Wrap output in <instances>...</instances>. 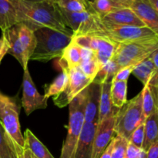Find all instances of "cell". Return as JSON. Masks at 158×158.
Instances as JSON below:
<instances>
[{"instance_id":"6da1fadb","label":"cell","mask_w":158,"mask_h":158,"mask_svg":"<svg viewBox=\"0 0 158 158\" xmlns=\"http://www.w3.org/2000/svg\"><path fill=\"white\" fill-rule=\"evenodd\" d=\"M17 12L18 24L27 26L33 32L46 27L59 32L72 33L65 26L55 0H12Z\"/></svg>"},{"instance_id":"7a4b0ae2","label":"cell","mask_w":158,"mask_h":158,"mask_svg":"<svg viewBox=\"0 0 158 158\" xmlns=\"http://www.w3.org/2000/svg\"><path fill=\"white\" fill-rule=\"evenodd\" d=\"M36 45L30 60L46 63L55 58H60L64 49L72 42V33L59 32L43 27L34 32Z\"/></svg>"},{"instance_id":"3957f363","label":"cell","mask_w":158,"mask_h":158,"mask_svg":"<svg viewBox=\"0 0 158 158\" xmlns=\"http://www.w3.org/2000/svg\"><path fill=\"white\" fill-rule=\"evenodd\" d=\"M87 90L88 87L80 92L69 103L68 133L62 148L60 158H74L77 142L85 123L84 115Z\"/></svg>"},{"instance_id":"277c9868","label":"cell","mask_w":158,"mask_h":158,"mask_svg":"<svg viewBox=\"0 0 158 158\" xmlns=\"http://www.w3.org/2000/svg\"><path fill=\"white\" fill-rule=\"evenodd\" d=\"M142 92L117 110L114 115V134L123 137L129 141L132 133L142 123Z\"/></svg>"},{"instance_id":"5b68a950","label":"cell","mask_w":158,"mask_h":158,"mask_svg":"<svg viewBox=\"0 0 158 158\" xmlns=\"http://www.w3.org/2000/svg\"><path fill=\"white\" fill-rule=\"evenodd\" d=\"M158 49V39L144 42L117 44L112 60L119 69L139 64Z\"/></svg>"},{"instance_id":"8992f818","label":"cell","mask_w":158,"mask_h":158,"mask_svg":"<svg viewBox=\"0 0 158 158\" xmlns=\"http://www.w3.org/2000/svg\"><path fill=\"white\" fill-rule=\"evenodd\" d=\"M20 105L16 97L0 91V123L15 143L23 148L24 138L20 129Z\"/></svg>"},{"instance_id":"52a82bcc","label":"cell","mask_w":158,"mask_h":158,"mask_svg":"<svg viewBox=\"0 0 158 158\" xmlns=\"http://www.w3.org/2000/svg\"><path fill=\"white\" fill-rule=\"evenodd\" d=\"M95 36L105 37L117 44H121L157 40L158 33L147 26H104Z\"/></svg>"},{"instance_id":"ba28073f","label":"cell","mask_w":158,"mask_h":158,"mask_svg":"<svg viewBox=\"0 0 158 158\" xmlns=\"http://www.w3.org/2000/svg\"><path fill=\"white\" fill-rule=\"evenodd\" d=\"M68 73L69 83L66 89L52 99L54 104L60 108H63L69 105L80 92L87 88L94 81L92 79L86 77L79 66L69 69Z\"/></svg>"},{"instance_id":"9c48e42d","label":"cell","mask_w":158,"mask_h":158,"mask_svg":"<svg viewBox=\"0 0 158 158\" xmlns=\"http://www.w3.org/2000/svg\"><path fill=\"white\" fill-rule=\"evenodd\" d=\"M47 101L48 99L37 90L29 69L23 70L22 106L26 115H29L36 110L46 109L48 106Z\"/></svg>"},{"instance_id":"30bf717a","label":"cell","mask_w":158,"mask_h":158,"mask_svg":"<svg viewBox=\"0 0 158 158\" xmlns=\"http://www.w3.org/2000/svg\"><path fill=\"white\" fill-rule=\"evenodd\" d=\"M117 110L109 117L97 124L93 141L91 158H100L110 142L114 138V115Z\"/></svg>"},{"instance_id":"8fae6325","label":"cell","mask_w":158,"mask_h":158,"mask_svg":"<svg viewBox=\"0 0 158 158\" xmlns=\"http://www.w3.org/2000/svg\"><path fill=\"white\" fill-rule=\"evenodd\" d=\"M128 8L141 20L145 26L158 33V12L151 7L148 0H130Z\"/></svg>"},{"instance_id":"7c38bea8","label":"cell","mask_w":158,"mask_h":158,"mask_svg":"<svg viewBox=\"0 0 158 158\" xmlns=\"http://www.w3.org/2000/svg\"><path fill=\"white\" fill-rule=\"evenodd\" d=\"M105 27L110 26H145L141 20L129 8H123L101 19Z\"/></svg>"},{"instance_id":"4fadbf2b","label":"cell","mask_w":158,"mask_h":158,"mask_svg":"<svg viewBox=\"0 0 158 158\" xmlns=\"http://www.w3.org/2000/svg\"><path fill=\"white\" fill-rule=\"evenodd\" d=\"M97 124L95 123H85L80 136L74 158H91L92 146Z\"/></svg>"},{"instance_id":"5bb4252c","label":"cell","mask_w":158,"mask_h":158,"mask_svg":"<svg viewBox=\"0 0 158 158\" xmlns=\"http://www.w3.org/2000/svg\"><path fill=\"white\" fill-rule=\"evenodd\" d=\"M100 92L101 84L93 82L88 86L84 115L85 123H98Z\"/></svg>"},{"instance_id":"9a60e30c","label":"cell","mask_w":158,"mask_h":158,"mask_svg":"<svg viewBox=\"0 0 158 158\" xmlns=\"http://www.w3.org/2000/svg\"><path fill=\"white\" fill-rule=\"evenodd\" d=\"M2 35L4 37L7 43L8 48H9L7 53L12 56L19 63L23 70L27 69L29 61L25 56L23 46L20 43L16 25L3 32Z\"/></svg>"},{"instance_id":"2e32d148","label":"cell","mask_w":158,"mask_h":158,"mask_svg":"<svg viewBox=\"0 0 158 158\" xmlns=\"http://www.w3.org/2000/svg\"><path fill=\"white\" fill-rule=\"evenodd\" d=\"M80 56L79 67L86 77L94 80L101 68L95 52L88 48L80 47Z\"/></svg>"},{"instance_id":"e0dca14e","label":"cell","mask_w":158,"mask_h":158,"mask_svg":"<svg viewBox=\"0 0 158 158\" xmlns=\"http://www.w3.org/2000/svg\"><path fill=\"white\" fill-rule=\"evenodd\" d=\"M90 7L99 15L100 19L110 13L123 9L128 8L130 0H95L88 1Z\"/></svg>"},{"instance_id":"ac0fdd59","label":"cell","mask_w":158,"mask_h":158,"mask_svg":"<svg viewBox=\"0 0 158 158\" xmlns=\"http://www.w3.org/2000/svg\"><path fill=\"white\" fill-rule=\"evenodd\" d=\"M157 88L152 85L146 84L142 89V110H143V120L158 111L157 106Z\"/></svg>"},{"instance_id":"d6986e66","label":"cell","mask_w":158,"mask_h":158,"mask_svg":"<svg viewBox=\"0 0 158 158\" xmlns=\"http://www.w3.org/2000/svg\"><path fill=\"white\" fill-rule=\"evenodd\" d=\"M17 24V12L12 0H0V29L2 32Z\"/></svg>"},{"instance_id":"ffe728a7","label":"cell","mask_w":158,"mask_h":158,"mask_svg":"<svg viewBox=\"0 0 158 158\" xmlns=\"http://www.w3.org/2000/svg\"><path fill=\"white\" fill-rule=\"evenodd\" d=\"M111 83H112V81H106L101 84L98 123L109 117L117 110V108L113 106L112 102H111Z\"/></svg>"},{"instance_id":"44dd1931","label":"cell","mask_w":158,"mask_h":158,"mask_svg":"<svg viewBox=\"0 0 158 158\" xmlns=\"http://www.w3.org/2000/svg\"><path fill=\"white\" fill-rule=\"evenodd\" d=\"M158 142V111L150 115L144 121V138L142 148L144 151Z\"/></svg>"},{"instance_id":"7402d4cb","label":"cell","mask_w":158,"mask_h":158,"mask_svg":"<svg viewBox=\"0 0 158 158\" xmlns=\"http://www.w3.org/2000/svg\"><path fill=\"white\" fill-rule=\"evenodd\" d=\"M23 138L25 146L37 158H54L47 148L34 135L30 130H26Z\"/></svg>"},{"instance_id":"603a6c76","label":"cell","mask_w":158,"mask_h":158,"mask_svg":"<svg viewBox=\"0 0 158 158\" xmlns=\"http://www.w3.org/2000/svg\"><path fill=\"white\" fill-rule=\"evenodd\" d=\"M16 26L19 39L23 46L25 56L26 60L29 61L36 45V39L34 35V32L25 25L17 24Z\"/></svg>"},{"instance_id":"cb8c5ba5","label":"cell","mask_w":158,"mask_h":158,"mask_svg":"<svg viewBox=\"0 0 158 158\" xmlns=\"http://www.w3.org/2000/svg\"><path fill=\"white\" fill-rule=\"evenodd\" d=\"M97 37V45L95 50L96 56L100 66L112 60L117 44L105 37Z\"/></svg>"},{"instance_id":"d4e9b609","label":"cell","mask_w":158,"mask_h":158,"mask_svg":"<svg viewBox=\"0 0 158 158\" xmlns=\"http://www.w3.org/2000/svg\"><path fill=\"white\" fill-rule=\"evenodd\" d=\"M80 46L76 44L72 40L64 49L63 55L60 57V67L66 68L69 70L80 66Z\"/></svg>"},{"instance_id":"484cf974","label":"cell","mask_w":158,"mask_h":158,"mask_svg":"<svg viewBox=\"0 0 158 158\" xmlns=\"http://www.w3.org/2000/svg\"><path fill=\"white\" fill-rule=\"evenodd\" d=\"M61 69L62 72L54 79L53 81L45 86V94L43 96L46 99H49L52 96L55 97L66 89L69 83V73L66 68L61 67Z\"/></svg>"},{"instance_id":"4316f807","label":"cell","mask_w":158,"mask_h":158,"mask_svg":"<svg viewBox=\"0 0 158 158\" xmlns=\"http://www.w3.org/2000/svg\"><path fill=\"white\" fill-rule=\"evenodd\" d=\"M132 73L143 85H146L149 83L154 76L158 74V69L154 66L149 56L143 62L136 65Z\"/></svg>"},{"instance_id":"83f0119b","label":"cell","mask_w":158,"mask_h":158,"mask_svg":"<svg viewBox=\"0 0 158 158\" xmlns=\"http://www.w3.org/2000/svg\"><path fill=\"white\" fill-rule=\"evenodd\" d=\"M127 81H113L111 83L110 97L114 107L119 109L127 101Z\"/></svg>"},{"instance_id":"f1b7e54d","label":"cell","mask_w":158,"mask_h":158,"mask_svg":"<svg viewBox=\"0 0 158 158\" xmlns=\"http://www.w3.org/2000/svg\"><path fill=\"white\" fill-rule=\"evenodd\" d=\"M15 143L0 123V158H18Z\"/></svg>"},{"instance_id":"f546056e","label":"cell","mask_w":158,"mask_h":158,"mask_svg":"<svg viewBox=\"0 0 158 158\" xmlns=\"http://www.w3.org/2000/svg\"><path fill=\"white\" fill-rule=\"evenodd\" d=\"M119 69H120L115 62L112 60H110L109 62L101 66L93 82L102 84L106 81H112Z\"/></svg>"},{"instance_id":"4dcf8cb0","label":"cell","mask_w":158,"mask_h":158,"mask_svg":"<svg viewBox=\"0 0 158 158\" xmlns=\"http://www.w3.org/2000/svg\"><path fill=\"white\" fill-rule=\"evenodd\" d=\"M59 8L72 13H83L87 11L88 2L85 0H57Z\"/></svg>"},{"instance_id":"1f68e13d","label":"cell","mask_w":158,"mask_h":158,"mask_svg":"<svg viewBox=\"0 0 158 158\" xmlns=\"http://www.w3.org/2000/svg\"><path fill=\"white\" fill-rule=\"evenodd\" d=\"M114 143L112 150L111 158H124L125 151L129 141L123 137L116 136L114 137Z\"/></svg>"},{"instance_id":"d6a6232c","label":"cell","mask_w":158,"mask_h":158,"mask_svg":"<svg viewBox=\"0 0 158 158\" xmlns=\"http://www.w3.org/2000/svg\"><path fill=\"white\" fill-rule=\"evenodd\" d=\"M143 138H144V122H142L132 133L129 139V142L137 148H142Z\"/></svg>"},{"instance_id":"836d02e7","label":"cell","mask_w":158,"mask_h":158,"mask_svg":"<svg viewBox=\"0 0 158 158\" xmlns=\"http://www.w3.org/2000/svg\"><path fill=\"white\" fill-rule=\"evenodd\" d=\"M124 158H147V152L129 142L125 151Z\"/></svg>"},{"instance_id":"e575fe53","label":"cell","mask_w":158,"mask_h":158,"mask_svg":"<svg viewBox=\"0 0 158 158\" xmlns=\"http://www.w3.org/2000/svg\"><path fill=\"white\" fill-rule=\"evenodd\" d=\"M134 66H126L119 69L118 72L113 79V81H127L130 75L132 73Z\"/></svg>"},{"instance_id":"d590c367","label":"cell","mask_w":158,"mask_h":158,"mask_svg":"<svg viewBox=\"0 0 158 158\" xmlns=\"http://www.w3.org/2000/svg\"><path fill=\"white\" fill-rule=\"evenodd\" d=\"M8 49H9V48H8L7 43H6L4 37L2 35L1 38H0V63L6 56V54H7Z\"/></svg>"},{"instance_id":"8d00e7d4","label":"cell","mask_w":158,"mask_h":158,"mask_svg":"<svg viewBox=\"0 0 158 158\" xmlns=\"http://www.w3.org/2000/svg\"><path fill=\"white\" fill-rule=\"evenodd\" d=\"M147 158H158V142L153 144L147 151Z\"/></svg>"},{"instance_id":"74e56055","label":"cell","mask_w":158,"mask_h":158,"mask_svg":"<svg viewBox=\"0 0 158 158\" xmlns=\"http://www.w3.org/2000/svg\"><path fill=\"white\" fill-rule=\"evenodd\" d=\"M114 138L112 139L110 143L108 144V146L106 147V149L104 150V151L103 152V154L100 155V158H111V154H112V150L113 148H114Z\"/></svg>"},{"instance_id":"f35d334b","label":"cell","mask_w":158,"mask_h":158,"mask_svg":"<svg viewBox=\"0 0 158 158\" xmlns=\"http://www.w3.org/2000/svg\"><path fill=\"white\" fill-rule=\"evenodd\" d=\"M157 57H158V49L157 50L154 51L151 56H150V58H151V61H152L153 64L154 66H155L156 68L158 69V60H157Z\"/></svg>"},{"instance_id":"ab89813d","label":"cell","mask_w":158,"mask_h":158,"mask_svg":"<svg viewBox=\"0 0 158 158\" xmlns=\"http://www.w3.org/2000/svg\"><path fill=\"white\" fill-rule=\"evenodd\" d=\"M23 154L25 158H37L34 154H32V153L30 152V151H29L25 145L23 148Z\"/></svg>"},{"instance_id":"60d3db41","label":"cell","mask_w":158,"mask_h":158,"mask_svg":"<svg viewBox=\"0 0 158 158\" xmlns=\"http://www.w3.org/2000/svg\"><path fill=\"white\" fill-rule=\"evenodd\" d=\"M15 148H16V152L17 155H18V158H25L23 154V148L15 143Z\"/></svg>"},{"instance_id":"b9f144b4","label":"cell","mask_w":158,"mask_h":158,"mask_svg":"<svg viewBox=\"0 0 158 158\" xmlns=\"http://www.w3.org/2000/svg\"><path fill=\"white\" fill-rule=\"evenodd\" d=\"M149 3L151 4V7L158 12V0H148Z\"/></svg>"}]
</instances>
